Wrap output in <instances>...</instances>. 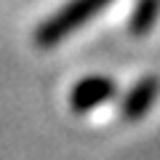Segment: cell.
<instances>
[{
    "label": "cell",
    "mask_w": 160,
    "mask_h": 160,
    "mask_svg": "<svg viewBox=\"0 0 160 160\" xmlns=\"http://www.w3.org/2000/svg\"><path fill=\"white\" fill-rule=\"evenodd\" d=\"M158 93H160V80L152 78V75L142 78L136 86H133L131 91L123 96V104H120L123 118H128V120L144 118V115L152 109V104H155V99H158Z\"/></svg>",
    "instance_id": "cell-2"
},
{
    "label": "cell",
    "mask_w": 160,
    "mask_h": 160,
    "mask_svg": "<svg viewBox=\"0 0 160 160\" xmlns=\"http://www.w3.org/2000/svg\"><path fill=\"white\" fill-rule=\"evenodd\" d=\"M107 3H112V0H69L62 11H56L48 22H43L38 27L35 43H38V46H46V48L56 46L59 40H64L69 32H75L83 22L93 19Z\"/></svg>",
    "instance_id": "cell-1"
},
{
    "label": "cell",
    "mask_w": 160,
    "mask_h": 160,
    "mask_svg": "<svg viewBox=\"0 0 160 160\" xmlns=\"http://www.w3.org/2000/svg\"><path fill=\"white\" fill-rule=\"evenodd\" d=\"M158 16H160V0H136L133 13H131V19H128L131 35H136V38L147 35L149 29L155 27Z\"/></svg>",
    "instance_id": "cell-4"
},
{
    "label": "cell",
    "mask_w": 160,
    "mask_h": 160,
    "mask_svg": "<svg viewBox=\"0 0 160 160\" xmlns=\"http://www.w3.org/2000/svg\"><path fill=\"white\" fill-rule=\"evenodd\" d=\"M115 93V83L107 78H86L80 80L78 86L72 88V109L75 112H88V109L99 107L102 102H107L109 96Z\"/></svg>",
    "instance_id": "cell-3"
}]
</instances>
